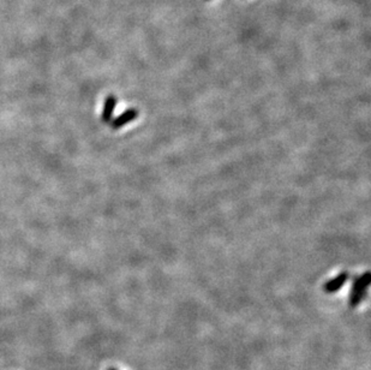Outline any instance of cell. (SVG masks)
<instances>
[{
    "mask_svg": "<svg viewBox=\"0 0 371 370\" xmlns=\"http://www.w3.org/2000/svg\"><path fill=\"white\" fill-rule=\"evenodd\" d=\"M370 285V272L363 273L362 275L357 277L354 279L353 285L351 287V292H350L349 298V305L350 308H356L359 305L360 302L367 295V290Z\"/></svg>",
    "mask_w": 371,
    "mask_h": 370,
    "instance_id": "cell-1",
    "label": "cell"
},
{
    "mask_svg": "<svg viewBox=\"0 0 371 370\" xmlns=\"http://www.w3.org/2000/svg\"><path fill=\"white\" fill-rule=\"evenodd\" d=\"M138 117V111L136 109H130L127 111H125L124 113H122L118 115L117 118L111 120V127L113 129H120L123 128L124 125L129 124V123L134 122V120L137 119Z\"/></svg>",
    "mask_w": 371,
    "mask_h": 370,
    "instance_id": "cell-2",
    "label": "cell"
},
{
    "mask_svg": "<svg viewBox=\"0 0 371 370\" xmlns=\"http://www.w3.org/2000/svg\"><path fill=\"white\" fill-rule=\"evenodd\" d=\"M350 274L349 272H341L338 277H335L334 279L328 280L325 285H323V290L327 293H334L336 291H339L340 288L346 284V282L349 280Z\"/></svg>",
    "mask_w": 371,
    "mask_h": 370,
    "instance_id": "cell-3",
    "label": "cell"
},
{
    "mask_svg": "<svg viewBox=\"0 0 371 370\" xmlns=\"http://www.w3.org/2000/svg\"><path fill=\"white\" fill-rule=\"evenodd\" d=\"M116 106H117V96H114V95L107 96L106 100H104L103 114H101V120H103V123H111Z\"/></svg>",
    "mask_w": 371,
    "mask_h": 370,
    "instance_id": "cell-4",
    "label": "cell"
},
{
    "mask_svg": "<svg viewBox=\"0 0 371 370\" xmlns=\"http://www.w3.org/2000/svg\"><path fill=\"white\" fill-rule=\"evenodd\" d=\"M107 370H117V369H114V368H108Z\"/></svg>",
    "mask_w": 371,
    "mask_h": 370,
    "instance_id": "cell-5",
    "label": "cell"
},
{
    "mask_svg": "<svg viewBox=\"0 0 371 370\" xmlns=\"http://www.w3.org/2000/svg\"><path fill=\"white\" fill-rule=\"evenodd\" d=\"M207 1H208V0H207Z\"/></svg>",
    "mask_w": 371,
    "mask_h": 370,
    "instance_id": "cell-6",
    "label": "cell"
}]
</instances>
